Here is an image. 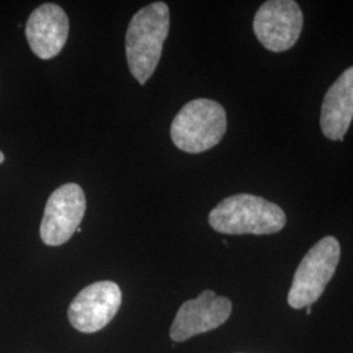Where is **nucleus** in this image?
Wrapping results in <instances>:
<instances>
[{
  "mask_svg": "<svg viewBox=\"0 0 353 353\" xmlns=\"http://www.w3.org/2000/svg\"><path fill=\"white\" fill-rule=\"evenodd\" d=\"M70 33L68 16L61 6L46 3L36 8L26 21L28 43L38 58L52 59L63 50Z\"/></svg>",
  "mask_w": 353,
  "mask_h": 353,
  "instance_id": "9",
  "label": "nucleus"
},
{
  "mask_svg": "<svg viewBox=\"0 0 353 353\" xmlns=\"http://www.w3.org/2000/svg\"><path fill=\"white\" fill-rule=\"evenodd\" d=\"M208 223L223 234H274L287 224L278 204L252 194L228 196L210 212Z\"/></svg>",
  "mask_w": 353,
  "mask_h": 353,
  "instance_id": "2",
  "label": "nucleus"
},
{
  "mask_svg": "<svg viewBox=\"0 0 353 353\" xmlns=\"http://www.w3.org/2000/svg\"><path fill=\"white\" fill-rule=\"evenodd\" d=\"M312 313V306H309V307H306V314L309 316Z\"/></svg>",
  "mask_w": 353,
  "mask_h": 353,
  "instance_id": "11",
  "label": "nucleus"
},
{
  "mask_svg": "<svg viewBox=\"0 0 353 353\" xmlns=\"http://www.w3.org/2000/svg\"><path fill=\"white\" fill-rule=\"evenodd\" d=\"M230 314L232 303L229 299L217 296L214 290H203L196 299L179 307L170 327V338L176 343L189 341L192 336L224 325Z\"/></svg>",
  "mask_w": 353,
  "mask_h": 353,
  "instance_id": "8",
  "label": "nucleus"
},
{
  "mask_svg": "<svg viewBox=\"0 0 353 353\" xmlns=\"http://www.w3.org/2000/svg\"><path fill=\"white\" fill-rule=\"evenodd\" d=\"M87 210L85 194L76 183H65L48 199L41 221V240L48 246H61L70 240Z\"/></svg>",
  "mask_w": 353,
  "mask_h": 353,
  "instance_id": "6",
  "label": "nucleus"
},
{
  "mask_svg": "<svg viewBox=\"0 0 353 353\" xmlns=\"http://www.w3.org/2000/svg\"><path fill=\"white\" fill-rule=\"evenodd\" d=\"M170 28V12L164 1L143 7L131 19L126 33V57L130 72L145 84L160 62Z\"/></svg>",
  "mask_w": 353,
  "mask_h": 353,
  "instance_id": "1",
  "label": "nucleus"
},
{
  "mask_svg": "<svg viewBox=\"0 0 353 353\" xmlns=\"http://www.w3.org/2000/svg\"><path fill=\"white\" fill-rule=\"evenodd\" d=\"M4 161V154H3V152H0V164Z\"/></svg>",
  "mask_w": 353,
  "mask_h": 353,
  "instance_id": "12",
  "label": "nucleus"
},
{
  "mask_svg": "<svg viewBox=\"0 0 353 353\" xmlns=\"http://www.w3.org/2000/svg\"><path fill=\"white\" fill-rule=\"evenodd\" d=\"M353 121V65L330 87L322 102L321 128L330 140H344Z\"/></svg>",
  "mask_w": 353,
  "mask_h": 353,
  "instance_id": "10",
  "label": "nucleus"
},
{
  "mask_svg": "<svg viewBox=\"0 0 353 353\" xmlns=\"http://www.w3.org/2000/svg\"><path fill=\"white\" fill-rule=\"evenodd\" d=\"M225 109L214 100L188 102L174 117L170 137L176 148L186 153H202L216 147L227 131Z\"/></svg>",
  "mask_w": 353,
  "mask_h": 353,
  "instance_id": "3",
  "label": "nucleus"
},
{
  "mask_svg": "<svg viewBox=\"0 0 353 353\" xmlns=\"http://www.w3.org/2000/svg\"><path fill=\"white\" fill-rule=\"evenodd\" d=\"M303 16L294 0H268L255 13L252 29L267 50L292 49L303 32Z\"/></svg>",
  "mask_w": 353,
  "mask_h": 353,
  "instance_id": "5",
  "label": "nucleus"
},
{
  "mask_svg": "<svg viewBox=\"0 0 353 353\" xmlns=\"http://www.w3.org/2000/svg\"><path fill=\"white\" fill-rule=\"evenodd\" d=\"M341 261V243L332 236L318 241L297 267L288 293V305L300 310L316 303Z\"/></svg>",
  "mask_w": 353,
  "mask_h": 353,
  "instance_id": "4",
  "label": "nucleus"
},
{
  "mask_svg": "<svg viewBox=\"0 0 353 353\" xmlns=\"http://www.w3.org/2000/svg\"><path fill=\"white\" fill-rule=\"evenodd\" d=\"M122 303V292L117 283L103 280L81 290L68 307V319L80 332L93 334L106 327Z\"/></svg>",
  "mask_w": 353,
  "mask_h": 353,
  "instance_id": "7",
  "label": "nucleus"
}]
</instances>
